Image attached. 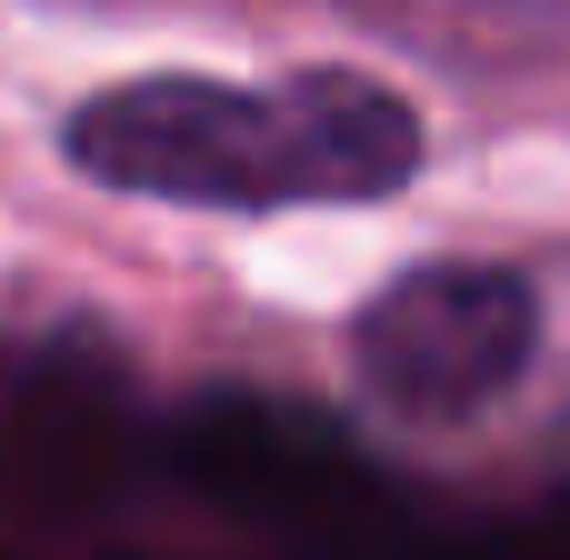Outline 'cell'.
Masks as SVG:
<instances>
[{"instance_id": "obj_2", "label": "cell", "mask_w": 570, "mask_h": 560, "mask_svg": "<svg viewBox=\"0 0 570 560\" xmlns=\"http://www.w3.org/2000/svg\"><path fill=\"white\" fill-rule=\"evenodd\" d=\"M531 351H541V291L491 261L401 271L351 321V361H361L371 401H391L411 421H471L481 401H501L531 371Z\"/></svg>"}, {"instance_id": "obj_1", "label": "cell", "mask_w": 570, "mask_h": 560, "mask_svg": "<svg viewBox=\"0 0 570 560\" xmlns=\"http://www.w3.org/2000/svg\"><path fill=\"white\" fill-rule=\"evenodd\" d=\"M80 180L190 210H291V200H391L421 170V120L361 70L291 80H200L150 70L110 80L60 120Z\"/></svg>"}]
</instances>
